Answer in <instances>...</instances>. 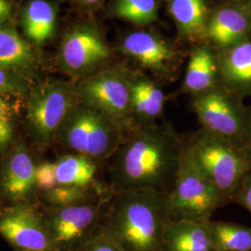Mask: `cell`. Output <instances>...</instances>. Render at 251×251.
<instances>
[{
    "instance_id": "5",
    "label": "cell",
    "mask_w": 251,
    "mask_h": 251,
    "mask_svg": "<svg viewBox=\"0 0 251 251\" xmlns=\"http://www.w3.org/2000/svg\"><path fill=\"white\" fill-rule=\"evenodd\" d=\"M226 198L198 169L183 144L178 174L167 195L171 221H208Z\"/></svg>"
},
{
    "instance_id": "13",
    "label": "cell",
    "mask_w": 251,
    "mask_h": 251,
    "mask_svg": "<svg viewBox=\"0 0 251 251\" xmlns=\"http://www.w3.org/2000/svg\"><path fill=\"white\" fill-rule=\"evenodd\" d=\"M36 165L25 144L12 147L2 166L0 189L12 201L23 202L36 188Z\"/></svg>"
},
{
    "instance_id": "6",
    "label": "cell",
    "mask_w": 251,
    "mask_h": 251,
    "mask_svg": "<svg viewBox=\"0 0 251 251\" xmlns=\"http://www.w3.org/2000/svg\"><path fill=\"white\" fill-rule=\"evenodd\" d=\"M79 104L75 86L61 80H48L30 94L27 104V127L41 147L57 142L73 111Z\"/></svg>"
},
{
    "instance_id": "27",
    "label": "cell",
    "mask_w": 251,
    "mask_h": 251,
    "mask_svg": "<svg viewBox=\"0 0 251 251\" xmlns=\"http://www.w3.org/2000/svg\"><path fill=\"white\" fill-rule=\"evenodd\" d=\"M77 251H124L108 235L99 232L85 243Z\"/></svg>"
},
{
    "instance_id": "9",
    "label": "cell",
    "mask_w": 251,
    "mask_h": 251,
    "mask_svg": "<svg viewBox=\"0 0 251 251\" xmlns=\"http://www.w3.org/2000/svg\"><path fill=\"white\" fill-rule=\"evenodd\" d=\"M0 235L15 251H54L45 215L25 202L0 210Z\"/></svg>"
},
{
    "instance_id": "19",
    "label": "cell",
    "mask_w": 251,
    "mask_h": 251,
    "mask_svg": "<svg viewBox=\"0 0 251 251\" xmlns=\"http://www.w3.org/2000/svg\"><path fill=\"white\" fill-rule=\"evenodd\" d=\"M249 28V21L242 12L233 9L217 11L206 27V36L216 44L229 46L242 38Z\"/></svg>"
},
{
    "instance_id": "15",
    "label": "cell",
    "mask_w": 251,
    "mask_h": 251,
    "mask_svg": "<svg viewBox=\"0 0 251 251\" xmlns=\"http://www.w3.org/2000/svg\"><path fill=\"white\" fill-rule=\"evenodd\" d=\"M122 48L124 52L154 72H166L174 60L171 47L157 36L146 32L128 35L124 39Z\"/></svg>"
},
{
    "instance_id": "2",
    "label": "cell",
    "mask_w": 251,
    "mask_h": 251,
    "mask_svg": "<svg viewBox=\"0 0 251 251\" xmlns=\"http://www.w3.org/2000/svg\"><path fill=\"white\" fill-rule=\"evenodd\" d=\"M100 231L124 251H162L171 221L167 195L151 189L116 193Z\"/></svg>"
},
{
    "instance_id": "3",
    "label": "cell",
    "mask_w": 251,
    "mask_h": 251,
    "mask_svg": "<svg viewBox=\"0 0 251 251\" xmlns=\"http://www.w3.org/2000/svg\"><path fill=\"white\" fill-rule=\"evenodd\" d=\"M198 169L226 198L238 190L251 171V161L239 144L201 129L184 144Z\"/></svg>"
},
{
    "instance_id": "10",
    "label": "cell",
    "mask_w": 251,
    "mask_h": 251,
    "mask_svg": "<svg viewBox=\"0 0 251 251\" xmlns=\"http://www.w3.org/2000/svg\"><path fill=\"white\" fill-rule=\"evenodd\" d=\"M194 108L203 129L235 144L247 139V124L239 109L224 90L215 87L198 94Z\"/></svg>"
},
{
    "instance_id": "34",
    "label": "cell",
    "mask_w": 251,
    "mask_h": 251,
    "mask_svg": "<svg viewBox=\"0 0 251 251\" xmlns=\"http://www.w3.org/2000/svg\"><path fill=\"white\" fill-rule=\"evenodd\" d=\"M2 195H3V193H2V191L0 189V204H1V201H2Z\"/></svg>"
},
{
    "instance_id": "26",
    "label": "cell",
    "mask_w": 251,
    "mask_h": 251,
    "mask_svg": "<svg viewBox=\"0 0 251 251\" xmlns=\"http://www.w3.org/2000/svg\"><path fill=\"white\" fill-rule=\"evenodd\" d=\"M27 89L24 77L0 68V95L21 96L26 93Z\"/></svg>"
},
{
    "instance_id": "20",
    "label": "cell",
    "mask_w": 251,
    "mask_h": 251,
    "mask_svg": "<svg viewBox=\"0 0 251 251\" xmlns=\"http://www.w3.org/2000/svg\"><path fill=\"white\" fill-rule=\"evenodd\" d=\"M56 12L53 6L45 0H33L24 12L23 25L28 38L43 43L53 36Z\"/></svg>"
},
{
    "instance_id": "12",
    "label": "cell",
    "mask_w": 251,
    "mask_h": 251,
    "mask_svg": "<svg viewBox=\"0 0 251 251\" xmlns=\"http://www.w3.org/2000/svg\"><path fill=\"white\" fill-rule=\"evenodd\" d=\"M98 162L77 153H68L53 162L45 161L36 168V188L55 186L91 187L98 172Z\"/></svg>"
},
{
    "instance_id": "7",
    "label": "cell",
    "mask_w": 251,
    "mask_h": 251,
    "mask_svg": "<svg viewBox=\"0 0 251 251\" xmlns=\"http://www.w3.org/2000/svg\"><path fill=\"white\" fill-rule=\"evenodd\" d=\"M79 102L94 109L126 132L136 126L130 104L129 79L121 73L106 71L87 76L75 85Z\"/></svg>"
},
{
    "instance_id": "21",
    "label": "cell",
    "mask_w": 251,
    "mask_h": 251,
    "mask_svg": "<svg viewBox=\"0 0 251 251\" xmlns=\"http://www.w3.org/2000/svg\"><path fill=\"white\" fill-rule=\"evenodd\" d=\"M220 72L230 86L249 88L251 86V42L235 46L222 60Z\"/></svg>"
},
{
    "instance_id": "33",
    "label": "cell",
    "mask_w": 251,
    "mask_h": 251,
    "mask_svg": "<svg viewBox=\"0 0 251 251\" xmlns=\"http://www.w3.org/2000/svg\"><path fill=\"white\" fill-rule=\"evenodd\" d=\"M80 1L83 4H86V5H94L99 3L100 0H80Z\"/></svg>"
},
{
    "instance_id": "1",
    "label": "cell",
    "mask_w": 251,
    "mask_h": 251,
    "mask_svg": "<svg viewBox=\"0 0 251 251\" xmlns=\"http://www.w3.org/2000/svg\"><path fill=\"white\" fill-rule=\"evenodd\" d=\"M183 144L165 125L136 126L112 155L115 192L151 189L169 195L179 171Z\"/></svg>"
},
{
    "instance_id": "11",
    "label": "cell",
    "mask_w": 251,
    "mask_h": 251,
    "mask_svg": "<svg viewBox=\"0 0 251 251\" xmlns=\"http://www.w3.org/2000/svg\"><path fill=\"white\" fill-rule=\"evenodd\" d=\"M109 54L107 45L96 30L77 27L63 38L61 65L64 72L81 76L107 60Z\"/></svg>"
},
{
    "instance_id": "28",
    "label": "cell",
    "mask_w": 251,
    "mask_h": 251,
    "mask_svg": "<svg viewBox=\"0 0 251 251\" xmlns=\"http://www.w3.org/2000/svg\"><path fill=\"white\" fill-rule=\"evenodd\" d=\"M13 129L11 120L0 119V157L5 153L11 144Z\"/></svg>"
},
{
    "instance_id": "25",
    "label": "cell",
    "mask_w": 251,
    "mask_h": 251,
    "mask_svg": "<svg viewBox=\"0 0 251 251\" xmlns=\"http://www.w3.org/2000/svg\"><path fill=\"white\" fill-rule=\"evenodd\" d=\"M91 187L81 186H55L44 192L48 204L52 207L72 206L92 202L93 194Z\"/></svg>"
},
{
    "instance_id": "16",
    "label": "cell",
    "mask_w": 251,
    "mask_h": 251,
    "mask_svg": "<svg viewBox=\"0 0 251 251\" xmlns=\"http://www.w3.org/2000/svg\"><path fill=\"white\" fill-rule=\"evenodd\" d=\"M37 66V55L29 43L14 29L0 26V68L24 77Z\"/></svg>"
},
{
    "instance_id": "32",
    "label": "cell",
    "mask_w": 251,
    "mask_h": 251,
    "mask_svg": "<svg viewBox=\"0 0 251 251\" xmlns=\"http://www.w3.org/2000/svg\"><path fill=\"white\" fill-rule=\"evenodd\" d=\"M247 139L250 144V149L251 151V117L249 123L247 124Z\"/></svg>"
},
{
    "instance_id": "24",
    "label": "cell",
    "mask_w": 251,
    "mask_h": 251,
    "mask_svg": "<svg viewBox=\"0 0 251 251\" xmlns=\"http://www.w3.org/2000/svg\"><path fill=\"white\" fill-rule=\"evenodd\" d=\"M114 12L139 25H146L157 19V4L155 0H117Z\"/></svg>"
},
{
    "instance_id": "14",
    "label": "cell",
    "mask_w": 251,
    "mask_h": 251,
    "mask_svg": "<svg viewBox=\"0 0 251 251\" xmlns=\"http://www.w3.org/2000/svg\"><path fill=\"white\" fill-rule=\"evenodd\" d=\"M162 251H218L207 221H170L165 230Z\"/></svg>"
},
{
    "instance_id": "8",
    "label": "cell",
    "mask_w": 251,
    "mask_h": 251,
    "mask_svg": "<svg viewBox=\"0 0 251 251\" xmlns=\"http://www.w3.org/2000/svg\"><path fill=\"white\" fill-rule=\"evenodd\" d=\"M104 212L101 203L52 207L45 215L54 251H77L98 233Z\"/></svg>"
},
{
    "instance_id": "17",
    "label": "cell",
    "mask_w": 251,
    "mask_h": 251,
    "mask_svg": "<svg viewBox=\"0 0 251 251\" xmlns=\"http://www.w3.org/2000/svg\"><path fill=\"white\" fill-rule=\"evenodd\" d=\"M130 104L136 126L151 125L162 114L165 94L152 81L139 76L129 79Z\"/></svg>"
},
{
    "instance_id": "4",
    "label": "cell",
    "mask_w": 251,
    "mask_h": 251,
    "mask_svg": "<svg viewBox=\"0 0 251 251\" xmlns=\"http://www.w3.org/2000/svg\"><path fill=\"white\" fill-rule=\"evenodd\" d=\"M126 133L110 118L79 102L65 122L57 141L73 153L99 162L112 157Z\"/></svg>"
},
{
    "instance_id": "18",
    "label": "cell",
    "mask_w": 251,
    "mask_h": 251,
    "mask_svg": "<svg viewBox=\"0 0 251 251\" xmlns=\"http://www.w3.org/2000/svg\"><path fill=\"white\" fill-rule=\"evenodd\" d=\"M219 67L214 57L206 49L200 48L190 57L183 82V89L195 96L216 87Z\"/></svg>"
},
{
    "instance_id": "22",
    "label": "cell",
    "mask_w": 251,
    "mask_h": 251,
    "mask_svg": "<svg viewBox=\"0 0 251 251\" xmlns=\"http://www.w3.org/2000/svg\"><path fill=\"white\" fill-rule=\"evenodd\" d=\"M218 251H251V228L243 225L207 221Z\"/></svg>"
},
{
    "instance_id": "29",
    "label": "cell",
    "mask_w": 251,
    "mask_h": 251,
    "mask_svg": "<svg viewBox=\"0 0 251 251\" xmlns=\"http://www.w3.org/2000/svg\"><path fill=\"white\" fill-rule=\"evenodd\" d=\"M238 192V202L251 212V171L243 180Z\"/></svg>"
},
{
    "instance_id": "31",
    "label": "cell",
    "mask_w": 251,
    "mask_h": 251,
    "mask_svg": "<svg viewBox=\"0 0 251 251\" xmlns=\"http://www.w3.org/2000/svg\"><path fill=\"white\" fill-rule=\"evenodd\" d=\"M11 15V7L8 0H0V22L9 19Z\"/></svg>"
},
{
    "instance_id": "23",
    "label": "cell",
    "mask_w": 251,
    "mask_h": 251,
    "mask_svg": "<svg viewBox=\"0 0 251 251\" xmlns=\"http://www.w3.org/2000/svg\"><path fill=\"white\" fill-rule=\"evenodd\" d=\"M170 11L182 33L193 35L205 29V0H170Z\"/></svg>"
},
{
    "instance_id": "30",
    "label": "cell",
    "mask_w": 251,
    "mask_h": 251,
    "mask_svg": "<svg viewBox=\"0 0 251 251\" xmlns=\"http://www.w3.org/2000/svg\"><path fill=\"white\" fill-rule=\"evenodd\" d=\"M16 111V104L6 99L5 96L0 95V119L11 120Z\"/></svg>"
}]
</instances>
